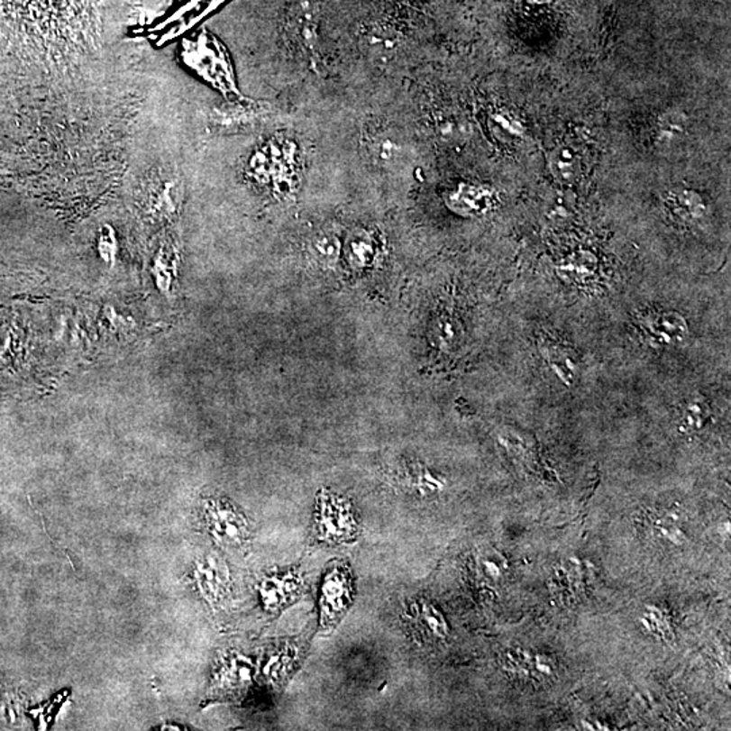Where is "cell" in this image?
I'll return each mask as SVG.
<instances>
[{"label":"cell","instance_id":"cell-1","mask_svg":"<svg viewBox=\"0 0 731 731\" xmlns=\"http://www.w3.org/2000/svg\"><path fill=\"white\" fill-rule=\"evenodd\" d=\"M352 581L350 571L343 565H334L321 582V623L325 627L334 625L347 611L352 599Z\"/></svg>","mask_w":731,"mask_h":731},{"label":"cell","instance_id":"cell-2","mask_svg":"<svg viewBox=\"0 0 731 731\" xmlns=\"http://www.w3.org/2000/svg\"><path fill=\"white\" fill-rule=\"evenodd\" d=\"M318 10L309 0L294 5L286 18V33L290 44L309 61L317 58Z\"/></svg>","mask_w":731,"mask_h":731},{"label":"cell","instance_id":"cell-3","mask_svg":"<svg viewBox=\"0 0 731 731\" xmlns=\"http://www.w3.org/2000/svg\"><path fill=\"white\" fill-rule=\"evenodd\" d=\"M320 511L317 517V534L324 541H343L352 538L356 531V523L352 512L332 498L320 500Z\"/></svg>","mask_w":731,"mask_h":731},{"label":"cell","instance_id":"cell-4","mask_svg":"<svg viewBox=\"0 0 731 731\" xmlns=\"http://www.w3.org/2000/svg\"><path fill=\"white\" fill-rule=\"evenodd\" d=\"M263 117L264 112L259 107L236 104L215 109L212 114V123L218 132L234 133L258 128L263 123Z\"/></svg>","mask_w":731,"mask_h":731},{"label":"cell","instance_id":"cell-5","mask_svg":"<svg viewBox=\"0 0 731 731\" xmlns=\"http://www.w3.org/2000/svg\"><path fill=\"white\" fill-rule=\"evenodd\" d=\"M644 329L652 342L661 345L674 344L687 336V324L676 312H661L647 315Z\"/></svg>","mask_w":731,"mask_h":731},{"label":"cell","instance_id":"cell-6","mask_svg":"<svg viewBox=\"0 0 731 731\" xmlns=\"http://www.w3.org/2000/svg\"><path fill=\"white\" fill-rule=\"evenodd\" d=\"M301 587V576L293 571L267 579L264 581L263 589H261L264 604L267 608L278 611L293 603L294 599L298 596Z\"/></svg>","mask_w":731,"mask_h":731},{"label":"cell","instance_id":"cell-7","mask_svg":"<svg viewBox=\"0 0 731 731\" xmlns=\"http://www.w3.org/2000/svg\"><path fill=\"white\" fill-rule=\"evenodd\" d=\"M344 255L353 269H366L376 261L379 255V242L373 232L355 229L348 234Z\"/></svg>","mask_w":731,"mask_h":731},{"label":"cell","instance_id":"cell-8","mask_svg":"<svg viewBox=\"0 0 731 731\" xmlns=\"http://www.w3.org/2000/svg\"><path fill=\"white\" fill-rule=\"evenodd\" d=\"M447 204L462 215H480L490 204V194L487 188L473 185H461L447 196Z\"/></svg>","mask_w":731,"mask_h":731},{"label":"cell","instance_id":"cell-9","mask_svg":"<svg viewBox=\"0 0 731 731\" xmlns=\"http://www.w3.org/2000/svg\"><path fill=\"white\" fill-rule=\"evenodd\" d=\"M544 359L553 373L563 382L571 387L579 379V361L576 352L563 345L552 344L544 348Z\"/></svg>","mask_w":731,"mask_h":731},{"label":"cell","instance_id":"cell-10","mask_svg":"<svg viewBox=\"0 0 731 731\" xmlns=\"http://www.w3.org/2000/svg\"><path fill=\"white\" fill-rule=\"evenodd\" d=\"M409 622L417 627L423 635L433 636L436 639H444L449 633L446 619L443 615L428 603L414 604L408 612Z\"/></svg>","mask_w":731,"mask_h":731},{"label":"cell","instance_id":"cell-11","mask_svg":"<svg viewBox=\"0 0 731 731\" xmlns=\"http://www.w3.org/2000/svg\"><path fill=\"white\" fill-rule=\"evenodd\" d=\"M366 147L374 160L384 166L396 160L400 153L397 137L393 136L389 129L382 128V126H373L369 129Z\"/></svg>","mask_w":731,"mask_h":731},{"label":"cell","instance_id":"cell-12","mask_svg":"<svg viewBox=\"0 0 731 731\" xmlns=\"http://www.w3.org/2000/svg\"><path fill=\"white\" fill-rule=\"evenodd\" d=\"M340 251H342V244H340L339 237L332 231H324L315 234L310 244L313 258L325 266H331L339 259Z\"/></svg>","mask_w":731,"mask_h":731},{"label":"cell","instance_id":"cell-13","mask_svg":"<svg viewBox=\"0 0 731 731\" xmlns=\"http://www.w3.org/2000/svg\"><path fill=\"white\" fill-rule=\"evenodd\" d=\"M580 159L571 148H560L552 156V172L562 180H574L580 174Z\"/></svg>","mask_w":731,"mask_h":731},{"label":"cell","instance_id":"cell-14","mask_svg":"<svg viewBox=\"0 0 731 731\" xmlns=\"http://www.w3.org/2000/svg\"><path fill=\"white\" fill-rule=\"evenodd\" d=\"M641 622L642 625L644 626V628L649 630L652 635L658 636V638L662 639V641L671 638V626H669L668 619H666L663 612L661 611L660 608H657V607L646 606V609H644V615H642Z\"/></svg>","mask_w":731,"mask_h":731},{"label":"cell","instance_id":"cell-15","mask_svg":"<svg viewBox=\"0 0 731 731\" xmlns=\"http://www.w3.org/2000/svg\"><path fill=\"white\" fill-rule=\"evenodd\" d=\"M294 660H296V652H294L293 647L288 646L280 650V652L272 658L271 662V671L275 679H282L285 674L290 673Z\"/></svg>","mask_w":731,"mask_h":731},{"label":"cell","instance_id":"cell-16","mask_svg":"<svg viewBox=\"0 0 731 731\" xmlns=\"http://www.w3.org/2000/svg\"><path fill=\"white\" fill-rule=\"evenodd\" d=\"M14 334V329L12 326L6 325V324L0 325V361L7 363L9 359L14 355V352H13L15 344Z\"/></svg>","mask_w":731,"mask_h":731},{"label":"cell","instance_id":"cell-17","mask_svg":"<svg viewBox=\"0 0 731 731\" xmlns=\"http://www.w3.org/2000/svg\"><path fill=\"white\" fill-rule=\"evenodd\" d=\"M706 420V411H703V407L698 406V404H690L688 407L687 411H685L684 415V425L690 428H701L703 425V422Z\"/></svg>","mask_w":731,"mask_h":731},{"label":"cell","instance_id":"cell-18","mask_svg":"<svg viewBox=\"0 0 731 731\" xmlns=\"http://www.w3.org/2000/svg\"><path fill=\"white\" fill-rule=\"evenodd\" d=\"M484 568L490 577L500 576V569H498V566L495 565V562H490V561H484Z\"/></svg>","mask_w":731,"mask_h":731},{"label":"cell","instance_id":"cell-19","mask_svg":"<svg viewBox=\"0 0 731 731\" xmlns=\"http://www.w3.org/2000/svg\"><path fill=\"white\" fill-rule=\"evenodd\" d=\"M533 2H546V0H533Z\"/></svg>","mask_w":731,"mask_h":731}]
</instances>
